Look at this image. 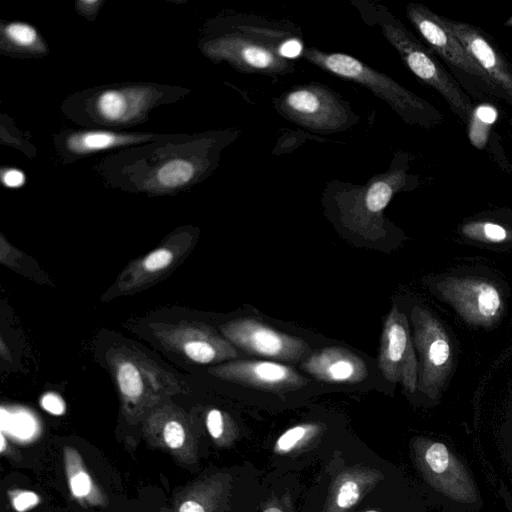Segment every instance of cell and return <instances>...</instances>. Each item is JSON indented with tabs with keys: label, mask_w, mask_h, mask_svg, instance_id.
Here are the masks:
<instances>
[{
	"label": "cell",
	"mask_w": 512,
	"mask_h": 512,
	"mask_svg": "<svg viewBox=\"0 0 512 512\" xmlns=\"http://www.w3.org/2000/svg\"><path fill=\"white\" fill-rule=\"evenodd\" d=\"M231 26L209 44L211 56L248 74L277 77L294 72L293 59L304 47L301 30L293 23L248 14L236 16Z\"/></svg>",
	"instance_id": "1"
},
{
	"label": "cell",
	"mask_w": 512,
	"mask_h": 512,
	"mask_svg": "<svg viewBox=\"0 0 512 512\" xmlns=\"http://www.w3.org/2000/svg\"><path fill=\"white\" fill-rule=\"evenodd\" d=\"M351 4L366 25L379 28L414 75L437 90L462 120H469L470 101L459 85L386 6L373 0H352Z\"/></svg>",
	"instance_id": "2"
},
{
	"label": "cell",
	"mask_w": 512,
	"mask_h": 512,
	"mask_svg": "<svg viewBox=\"0 0 512 512\" xmlns=\"http://www.w3.org/2000/svg\"><path fill=\"white\" fill-rule=\"evenodd\" d=\"M404 167L394 164L386 172L372 176L365 184L331 182L326 198L337 209L340 223L369 240L387 233L384 210L393 196L407 183Z\"/></svg>",
	"instance_id": "3"
},
{
	"label": "cell",
	"mask_w": 512,
	"mask_h": 512,
	"mask_svg": "<svg viewBox=\"0 0 512 512\" xmlns=\"http://www.w3.org/2000/svg\"><path fill=\"white\" fill-rule=\"evenodd\" d=\"M415 461L433 502L446 512H476L483 506L480 491L464 459L444 442L420 438Z\"/></svg>",
	"instance_id": "4"
},
{
	"label": "cell",
	"mask_w": 512,
	"mask_h": 512,
	"mask_svg": "<svg viewBox=\"0 0 512 512\" xmlns=\"http://www.w3.org/2000/svg\"><path fill=\"white\" fill-rule=\"evenodd\" d=\"M301 57L324 71L367 88L407 123L430 126L439 120L438 112L428 102L351 55L309 47L303 49Z\"/></svg>",
	"instance_id": "5"
},
{
	"label": "cell",
	"mask_w": 512,
	"mask_h": 512,
	"mask_svg": "<svg viewBox=\"0 0 512 512\" xmlns=\"http://www.w3.org/2000/svg\"><path fill=\"white\" fill-rule=\"evenodd\" d=\"M273 104L290 122L319 133L345 131L360 120L341 95L315 82L291 87L275 98Z\"/></svg>",
	"instance_id": "6"
},
{
	"label": "cell",
	"mask_w": 512,
	"mask_h": 512,
	"mask_svg": "<svg viewBox=\"0 0 512 512\" xmlns=\"http://www.w3.org/2000/svg\"><path fill=\"white\" fill-rule=\"evenodd\" d=\"M414 344L419 353L418 389L431 399L442 392L453 366L450 339L442 324L426 309L411 312Z\"/></svg>",
	"instance_id": "7"
},
{
	"label": "cell",
	"mask_w": 512,
	"mask_h": 512,
	"mask_svg": "<svg viewBox=\"0 0 512 512\" xmlns=\"http://www.w3.org/2000/svg\"><path fill=\"white\" fill-rule=\"evenodd\" d=\"M224 337L247 354L284 362H297L311 353L302 338L282 333L252 318H238L221 325Z\"/></svg>",
	"instance_id": "8"
},
{
	"label": "cell",
	"mask_w": 512,
	"mask_h": 512,
	"mask_svg": "<svg viewBox=\"0 0 512 512\" xmlns=\"http://www.w3.org/2000/svg\"><path fill=\"white\" fill-rule=\"evenodd\" d=\"M378 368L386 380L408 392L418 389V363L406 315L393 306L384 321Z\"/></svg>",
	"instance_id": "9"
},
{
	"label": "cell",
	"mask_w": 512,
	"mask_h": 512,
	"mask_svg": "<svg viewBox=\"0 0 512 512\" xmlns=\"http://www.w3.org/2000/svg\"><path fill=\"white\" fill-rule=\"evenodd\" d=\"M208 372L225 381L274 393L297 390L308 384L293 367L270 360H234L214 366Z\"/></svg>",
	"instance_id": "10"
},
{
	"label": "cell",
	"mask_w": 512,
	"mask_h": 512,
	"mask_svg": "<svg viewBox=\"0 0 512 512\" xmlns=\"http://www.w3.org/2000/svg\"><path fill=\"white\" fill-rule=\"evenodd\" d=\"M438 288L470 324L491 325L501 314V294L490 282L472 278H447L439 283Z\"/></svg>",
	"instance_id": "11"
},
{
	"label": "cell",
	"mask_w": 512,
	"mask_h": 512,
	"mask_svg": "<svg viewBox=\"0 0 512 512\" xmlns=\"http://www.w3.org/2000/svg\"><path fill=\"white\" fill-rule=\"evenodd\" d=\"M406 15L422 38L452 65L494 85L489 76L468 54L459 40L444 25L442 17L418 3H410Z\"/></svg>",
	"instance_id": "12"
},
{
	"label": "cell",
	"mask_w": 512,
	"mask_h": 512,
	"mask_svg": "<svg viewBox=\"0 0 512 512\" xmlns=\"http://www.w3.org/2000/svg\"><path fill=\"white\" fill-rule=\"evenodd\" d=\"M109 363L119 392L127 403H138L148 393H158L169 385L178 384L168 373L129 351L113 353Z\"/></svg>",
	"instance_id": "13"
},
{
	"label": "cell",
	"mask_w": 512,
	"mask_h": 512,
	"mask_svg": "<svg viewBox=\"0 0 512 512\" xmlns=\"http://www.w3.org/2000/svg\"><path fill=\"white\" fill-rule=\"evenodd\" d=\"M163 338L198 364L216 363L239 356L230 341L205 325L175 326L163 332Z\"/></svg>",
	"instance_id": "14"
},
{
	"label": "cell",
	"mask_w": 512,
	"mask_h": 512,
	"mask_svg": "<svg viewBox=\"0 0 512 512\" xmlns=\"http://www.w3.org/2000/svg\"><path fill=\"white\" fill-rule=\"evenodd\" d=\"M301 367L315 379L326 383L355 384L364 381L368 376L365 361L340 346L311 352L301 363Z\"/></svg>",
	"instance_id": "15"
},
{
	"label": "cell",
	"mask_w": 512,
	"mask_h": 512,
	"mask_svg": "<svg viewBox=\"0 0 512 512\" xmlns=\"http://www.w3.org/2000/svg\"><path fill=\"white\" fill-rule=\"evenodd\" d=\"M442 17V16H441ZM444 25L459 40L468 54L498 85L512 97V74L502 56L474 26L442 17Z\"/></svg>",
	"instance_id": "16"
},
{
	"label": "cell",
	"mask_w": 512,
	"mask_h": 512,
	"mask_svg": "<svg viewBox=\"0 0 512 512\" xmlns=\"http://www.w3.org/2000/svg\"><path fill=\"white\" fill-rule=\"evenodd\" d=\"M180 250L176 245L166 244L158 247L131 264L121 278V291L130 290L152 281L167 271L176 261Z\"/></svg>",
	"instance_id": "17"
},
{
	"label": "cell",
	"mask_w": 512,
	"mask_h": 512,
	"mask_svg": "<svg viewBox=\"0 0 512 512\" xmlns=\"http://www.w3.org/2000/svg\"><path fill=\"white\" fill-rule=\"evenodd\" d=\"M145 90L111 89L102 92L96 102L97 113L105 120L119 122L135 116L148 102Z\"/></svg>",
	"instance_id": "18"
},
{
	"label": "cell",
	"mask_w": 512,
	"mask_h": 512,
	"mask_svg": "<svg viewBox=\"0 0 512 512\" xmlns=\"http://www.w3.org/2000/svg\"><path fill=\"white\" fill-rule=\"evenodd\" d=\"M142 139V137L106 131H87L71 135L67 139V147L74 153L84 154L135 143Z\"/></svg>",
	"instance_id": "19"
},
{
	"label": "cell",
	"mask_w": 512,
	"mask_h": 512,
	"mask_svg": "<svg viewBox=\"0 0 512 512\" xmlns=\"http://www.w3.org/2000/svg\"><path fill=\"white\" fill-rule=\"evenodd\" d=\"M195 172V165L191 161L172 159L158 168L155 178L161 187L172 189L189 183Z\"/></svg>",
	"instance_id": "20"
},
{
	"label": "cell",
	"mask_w": 512,
	"mask_h": 512,
	"mask_svg": "<svg viewBox=\"0 0 512 512\" xmlns=\"http://www.w3.org/2000/svg\"><path fill=\"white\" fill-rule=\"evenodd\" d=\"M497 116V109L490 104L479 105L471 112L468 135L470 142L477 149H482L486 145L491 126Z\"/></svg>",
	"instance_id": "21"
},
{
	"label": "cell",
	"mask_w": 512,
	"mask_h": 512,
	"mask_svg": "<svg viewBox=\"0 0 512 512\" xmlns=\"http://www.w3.org/2000/svg\"><path fill=\"white\" fill-rule=\"evenodd\" d=\"M462 233L470 239L489 243L504 242L510 237L505 227L490 221L467 223L462 227Z\"/></svg>",
	"instance_id": "22"
},
{
	"label": "cell",
	"mask_w": 512,
	"mask_h": 512,
	"mask_svg": "<svg viewBox=\"0 0 512 512\" xmlns=\"http://www.w3.org/2000/svg\"><path fill=\"white\" fill-rule=\"evenodd\" d=\"M318 430L315 423H304L295 425L283 432L276 441V450L282 453L290 452L305 439L314 435Z\"/></svg>",
	"instance_id": "23"
},
{
	"label": "cell",
	"mask_w": 512,
	"mask_h": 512,
	"mask_svg": "<svg viewBox=\"0 0 512 512\" xmlns=\"http://www.w3.org/2000/svg\"><path fill=\"white\" fill-rule=\"evenodd\" d=\"M4 33L12 43L19 47H32L38 41L36 30L26 23H10L5 27Z\"/></svg>",
	"instance_id": "24"
},
{
	"label": "cell",
	"mask_w": 512,
	"mask_h": 512,
	"mask_svg": "<svg viewBox=\"0 0 512 512\" xmlns=\"http://www.w3.org/2000/svg\"><path fill=\"white\" fill-rule=\"evenodd\" d=\"M360 492V486L357 481L353 479L343 481L336 492V508L339 511L348 510L357 503Z\"/></svg>",
	"instance_id": "25"
},
{
	"label": "cell",
	"mask_w": 512,
	"mask_h": 512,
	"mask_svg": "<svg viewBox=\"0 0 512 512\" xmlns=\"http://www.w3.org/2000/svg\"><path fill=\"white\" fill-rule=\"evenodd\" d=\"M163 436L165 443L172 449L180 448L185 440L183 426L176 420L167 422L164 426Z\"/></svg>",
	"instance_id": "26"
},
{
	"label": "cell",
	"mask_w": 512,
	"mask_h": 512,
	"mask_svg": "<svg viewBox=\"0 0 512 512\" xmlns=\"http://www.w3.org/2000/svg\"><path fill=\"white\" fill-rule=\"evenodd\" d=\"M70 489L75 497L87 496L92 488V481L85 471H78L70 476Z\"/></svg>",
	"instance_id": "27"
},
{
	"label": "cell",
	"mask_w": 512,
	"mask_h": 512,
	"mask_svg": "<svg viewBox=\"0 0 512 512\" xmlns=\"http://www.w3.org/2000/svg\"><path fill=\"white\" fill-rule=\"evenodd\" d=\"M501 457L512 478V426L504 428L498 444Z\"/></svg>",
	"instance_id": "28"
},
{
	"label": "cell",
	"mask_w": 512,
	"mask_h": 512,
	"mask_svg": "<svg viewBox=\"0 0 512 512\" xmlns=\"http://www.w3.org/2000/svg\"><path fill=\"white\" fill-rule=\"evenodd\" d=\"M206 426L208 432L214 439H219L225 426V420L223 413L218 409H211L206 416Z\"/></svg>",
	"instance_id": "29"
},
{
	"label": "cell",
	"mask_w": 512,
	"mask_h": 512,
	"mask_svg": "<svg viewBox=\"0 0 512 512\" xmlns=\"http://www.w3.org/2000/svg\"><path fill=\"white\" fill-rule=\"evenodd\" d=\"M41 406L47 412L53 415H62L65 413V403L63 399L55 393H46L41 398Z\"/></svg>",
	"instance_id": "30"
},
{
	"label": "cell",
	"mask_w": 512,
	"mask_h": 512,
	"mask_svg": "<svg viewBox=\"0 0 512 512\" xmlns=\"http://www.w3.org/2000/svg\"><path fill=\"white\" fill-rule=\"evenodd\" d=\"M40 499L37 494L31 491H24L13 498V507L18 512H24L39 503Z\"/></svg>",
	"instance_id": "31"
},
{
	"label": "cell",
	"mask_w": 512,
	"mask_h": 512,
	"mask_svg": "<svg viewBox=\"0 0 512 512\" xmlns=\"http://www.w3.org/2000/svg\"><path fill=\"white\" fill-rule=\"evenodd\" d=\"M2 181L9 188H17L24 184L25 176L18 169H7L2 173Z\"/></svg>",
	"instance_id": "32"
},
{
	"label": "cell",
	"mask_w": 512,
	"mask_h": 512,
	"mask_svg": "<svg viewBox=\"0 0 512 512\" xmlns=\"http://www.w3.org/2000/svg\"><path fill=\"white\" fill-rule=\"evenodd\" d=\"M499 495L502 498L505 507L509 512H512V495L507 489L506 485L501 482L499 487Z\"/></svg>",
	"instance_id": "33"
},
{
	"label": "cell",
	"mask_w": 512,
	"mask_h": 512,
	"mask_svg": "<svg viewBox=\"0 0 512 512\" xmlns=\"http://www.w3.org/2000/svg\"><path fill=\"white\" fill-rule=\"evenodd\" d=\"M179 512H205V509L201 504L188 500L180 506Z\"/></svg>",
	"instance_id": "34"
},
{
	"label": "cell",
	"mask_w": 512,
	"mask_h": 512,
	"mask_svg": "<svg viewBox=\"0 0 512 512\" xmlns=\"http://www.w3.org/2000/svg\"><path fill=\"white\" fill-rule=\"evenodd\" d=\"M263 512H282V510L278 507L272 506V507L265 509Z\"/></svg>",
	"instance_id": "35"
},
{
	"label": "cell",
	"mask_w": 512,
	"mask_h": 512,
	"mask_svg": "<svg viewBox=\"0 0 512 512\" xmlns=\"http://www.w3.org/2000/svg\"><path fill=\"white\" fill-rule=\"evenodd\" d=\"M0 450L1 452H3L5 450V437L3 435V433H1V446H0Z\"/></svg>",
	"instance_id": "36"
},
{
	"label": "cell",
	"mask_w": 512,
	"mask_h": 512,
	"mask_svg": "<svg viewBox=\"0 0 512 512\" xmlns=\"http://www.w3.org/2000/svg\"><path fill=\"white\" fill-rule=\"evenodd\" d=\"M505 26H509V27H512V17H510L505 23H504Z\"/></svg>",
	"instance_id": "37"
},
{
	"label": "cell",
	"mask_w": 512,
	"mask_h": 512,
	"mask_svg": "<svg viewBox=\"0 0 512 512\" xmlns=\"http://www.w3.org/2000/svg\"><path fill=\"white\" fill-rule=\"evenodd\" d=\"M365 512H377V511H375V510H367Z\"/></svg>",
	"instance_id": "38"
}]
</instances>
